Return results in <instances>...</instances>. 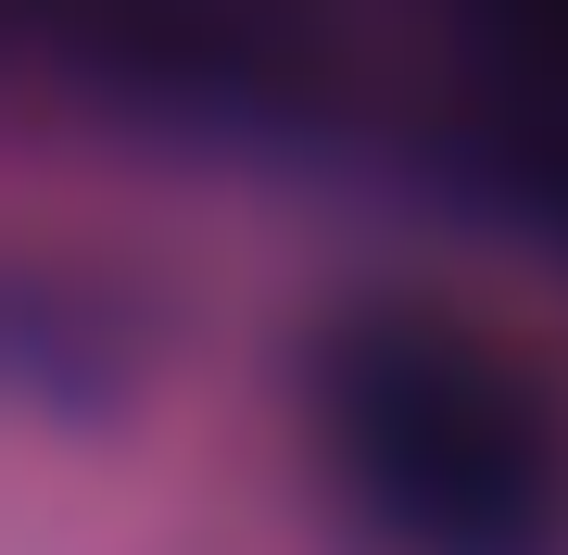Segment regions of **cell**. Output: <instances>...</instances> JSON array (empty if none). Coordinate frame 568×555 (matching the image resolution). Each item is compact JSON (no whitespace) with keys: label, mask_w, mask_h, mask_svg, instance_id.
<instances>
[{"label":"cell","mask_w":568,"mask_h":555,"mask_svg":"<svg viewBox=\"0 0 568 555\" xmlns=\"http://www.w3.org/2000/svg\"><path fill=\"white\" fill-rule=\"evenodd\" d=\"M316 430L392 555H568V404L467 316H354Z\"/></svg>","instance_id":"cell-1"},{"label":"cell","mask_w":568,"mask_h":555,"mask_svg":"<svg viewBox=\"0 0 568 555\" xmlns=\"http://www.w3.org/2000/svg\"><path fill=\"white\" fill-rule=\"evenodd\" d=\"M493 76H506V126H568V0H467Z\"/></svg>","instance_id":"cell-2"}]
</instances>
